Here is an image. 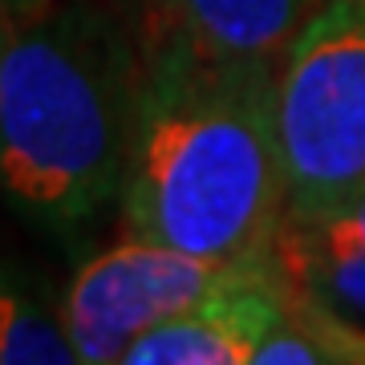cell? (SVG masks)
Segmentation results:
<instances>
[{"instance_id": "1", "label": "cell", "mask_w": 365, "mask_h": 365, "mask_svg": "<svg viewBox=\"0 0 365 365\" xmlns=\"http://www.w3.org/2000/svg\"><path fill=\"white\" fill-rule=\"evenodd\" d=\"M276 69L150 33L118 191L126 232L203 260H268L284 211Z\"/></svg>"}, {"instance_id": "2", "label": "cell", "mask_w": 365, "mask_h": 365, "mask_svg": "<svg viewBox=\"0 0 365 365\" xmlns=\"http://www.w3.org/2000/svg\"><path fill=\"white\" fill-rule=\"evenodd\" d=\"M138 57L86 0H0V199L78 232L118 199Z\"/></svg>"}, {"instance_id": "3", "label": "cell", "mask_w": 365, "mask_h": 365, "mask_svg": "<svg viewBox=\"0 0 365 365\" xmlns=\"http://www.w3.org/2000/svg\"><path fill=\"white\" fill-rule=\"evenodd\" d=\"M284 207L365 182V0H321L276 69Z\"/></svg>"}, {"instance_id": "4", "label": "cell", "mask_w": 365, "mask_h": 365, "mask_svg": "<svg viewBox=\"0 0 365 365\" xmlns=\"http://www.w3.org/2000/svg\"><path fill=\"white\" fill-rule=\"evenodd\" d=\"M264 264L268 260H203L126 232V240L110 244L73 272L61 300V321L81 365H110L122 361L143 333Z\"/></svg>"}, {"instance_id": "5", "label": "cell", "mask_w": 365, "mask_h": 365, "mask_svg": "<svg viewBox=\"0 0 365 365\" xmlns=\"http://www.w3.org/2000/svg\"><path fill=\"white\" fill-rule=\"evenodd\" d=\"M268 264L288 297L365 333V182L317 207H284Z\"/></svg>"}, {"instance_id": "6", "label": "cell", "mask_w": 365, "mask_h": 365, "mask_svg": "<svg viewBox=\"0 0 365 365\" xmlns=\"http://www.w3.org/2000/svg\"><path fill=\"white\" fill-rule=\"evenodd\" d=\"M280 317L284 284L276 280L272 264H264L143 333L122 365H248Z\"/></svg>"}, {"instance_id": "7", "label": "cell", "mask_w": 365, "mask_h": 365, "mask_svg": "<svg viewBox=\"0 0 365 365\" xmlns=\"http://www.w3.org/2000/svg\"><path fill=\"white\" fill-rule=\"evenodd\" d=\"M321 9V0H155L150 33H170L215 57H272Z\"/></svg>"}, {"instance_id": "8", "label": "cell", "mask_w": 365, "mask_h": 365, "mask_svg": "<svg viewBox=\"0 0 365 365\" xmlns=\"http://www.w3.org/2000/svg\"><path fill=\"white\" fill-rule=\"evenodd\" d=\"M256 365H365V333L284 292V317L256 349Z\"/></svg>"}, {"instance_id": "9", "label": "cell", "mask_w": 365, "mask_h": 365, "mask_svg": "<svg viewBox=\"0 0 365 365\" xmlns=\"http://www.w3.org/2000/svg\"><path fill=\"white\" fill-rule=\"evenodd\" d=\"M0 365H78L66 321L9 280H0Z\"/></svg>"}]
</instances>
